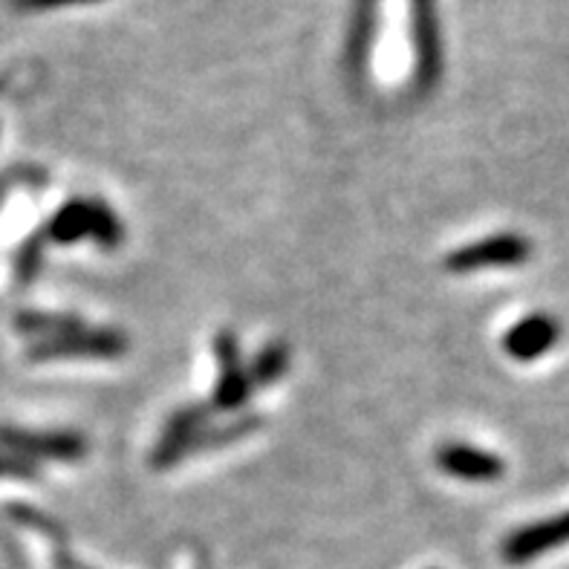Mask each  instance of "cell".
<instances>
[{
  "label": "cell",
  "mask_w": 569,
  "mask_h": 569,
  "mask_svg": "<svg viewBox=\"0 0 569 569\" xmlns=\"http://www.w3.org/2000/svg\"><path fill=\"white\" fill-rule=\"evenodd\" d=\"M43 238L56 240V243H79V240L90 238L101 246V249H119L124 238L122 220L116 217L108 202L87 197V200H70L64 209H58L56 217L50 220Z\"/></svg>",
  "instance_id": "1"
},
{
  "label": "cell",
  "mask_w": 569,
  "mask_h": 569,
  "mask_svg": "<svg viewBox=\"0 0 569 569\" xmlns=\"http://www.w3.org/2000/svg\"><path fill=\"white\" fill-rule=\"evenodd\" d=\"M529 258H532V240L515 231H500L448 254L446 269L457 274L480 272V269H512L527 263Z\"/></svg>",
  "instance_id": "2"
},
{
  "label": "cell",
  "mask_w": 569,
  "mask_h": 569,
  "mask_svg": "<svg viewBox=\"0 0 569 569\" xmlns=\"http://www.w3.org/2000/svg\"><path fill=\"white\" fill-rule=\"evenodd\" d=\"M214 356L217 385L214 393H211V408H214V411H234V408L249 402V397H252L254 390L252 379H249V370L243 368V359H240V347L238 339H234V332H217Z\"/></svg>",
  "instance_id": "4"
},
{
  "label": "cell",
  "mask_w": 569,
  "mask_h": 569,
  "mask_svg": "<svg viewBox=\"0 0 569 569\" xmlns=\"http://www.w3.org/2000/svg\"><path fill=\"white\" fill-rule=\"evenodd\" d=\"M12 9L18 12H52V9H67V7H90V3H101V0H9Z\"/></svg>",
  "instance_id": "11"
},
{
  "label": "cell",
  "mask_w": 569,
  "mask_h": 569,
  "mask_svg": "<svg viewBox=\"0 0 569 569\" xmlns=\"http://www.w3.org/2000/svg\"><path fill=\"white\" fill-rule=\"evenodd\" d=\"M128 353V339L119 330H93L81 325L56 339L36 341L29 347V359L56 361V359H119Z\"/></svg>",
  "instance_id": "3"
},
{
  "label": "cell",
  "mask_w": 569,
  "mask_h": 569,
  "mask_svg": "<svg viewBox=\"0 0 569 569\" xmlns=\"http://www.w3.org/2000/svg\"><path fill=\"white\" fill-rule=\"evenodd\" d=\"M209 426V408H202V405H188V408L173 411L166 431H162V440L153 448V466L168 469L173 462L186 460L191 455V446H194L197 437Z\"/></svg>",
  "instance_id": "6"
},
{
  "label": "cell",
  "mask_w": 569,
  "mask_h": 569,
  "mask_svg": "<svg viewBox=\"0 0 569 569\" xmlns=\"http://www.w3.org/2000/svg\"><path fill=\"white\" fill-rule=\"evenodd\" d=\"M558 341H561L558 318L547 316V312H535V316L520 318L518 325L506 332L503 347L515 361H535L549 353Z\"/></svg>",
  "instance_id": "9"
},
{
  "label": "cell",
  "mask_w": 569,
  "mask_h": 569,
  "mask_svg": "<svg viewBox=\"0 0 569 569\" xmlns=\"http://www.w3.org/2000/svg\"><path fill=\"white\" fill-rule=\"evenodd\" d=\"M289 368V350L283 345H269L258 353V359L252 361L249 368V379H252L254 388H267V385H274L287 373Z\"/></svg>",
  "instance_id": "10"
},
{
  "label": "cell",
  "mask_w": 569,
  "mask_h": 569,
  "mask_svg": "<svg viewBox=\"0 0 569 569\" xmlns=\"http://www.w3.org/2000/svg\"><path fill=\"white\" fill-rule=\"evenodd\" d=\"M437 466L466 483H495L506 475V462L500 457L469 442H446L437 451Z\"/></svg>",
  "instance_id": "7"
},
{
  "label": "cell",
  "mask_w": 569,
  "mask_h": 569,
  "mask_svg": "<svg viewBox=\"0 0 569 569\" xmlns=\"http://www.w3.org/2000/svg\"><path fill=\"white\" fill-rule=\"evenodd\" d=\"M569 541V512L556 518L538 520L532 527H523L512 532L503 543V556L512 563H527L532 558L543 556L549 549H558Z\"/></svg>",
  "instance_id": "8"
},
{
  "label": "cell",
  "mask_w": 569,
  "mask_h": 569,
  "mask_svg": "<svg viewBox=\"0 0 569 569\" xmlns=\"http://www.w3.org/2000/svg\"><path fill=\"white\" fill-rule=\"evenodd\" d=\"M0 446L14 457H41V460L76 462L87 455V442L70 431H21V428H0Z\"/></svg>",
  "instance_id": "5"
},
{
  "label": "cell",
  "mask_w": 569,
  "mask_h": 569,
  "mask_svg": "<svg viewBox=\"0 0 569 569\" xmlns=\"http://www.w3.org/2000/svg\"><path fill=\"white\" fill-rule=\"evenodd\" d=\"M0 477H12V480H32L36 466L23 457H14L9 451H0Z\"/></svg>",
  "instance_id": "12"
}]
</instances>
